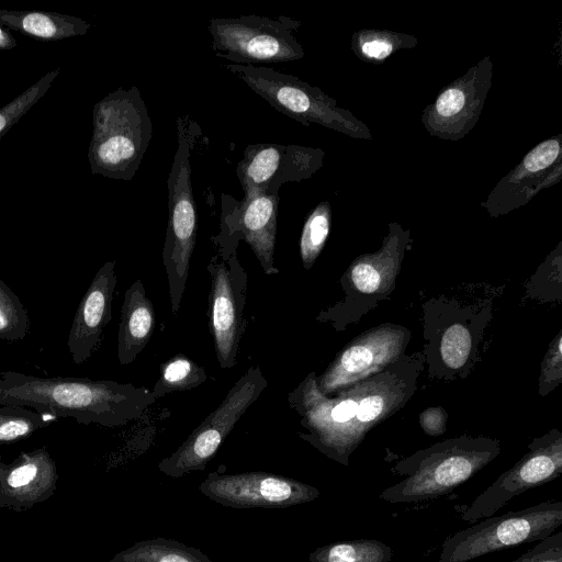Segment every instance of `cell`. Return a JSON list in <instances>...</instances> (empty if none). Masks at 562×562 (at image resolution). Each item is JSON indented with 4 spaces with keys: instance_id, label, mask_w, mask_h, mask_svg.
<instances>
[{
    "instance_id": "cell-16",
    "label": "cell",
    "mask_w": 562,
    "mask_h": 562,
    "mask_svg": "<svg viewBox=\"0 0 562 562\" xmlns=\"http://www.w3.org/2000/svg\"><path fill=\"white\" fill-rule=\"evenodd\" d=\"M55 480V462L44 448L22 453L10 464L0 463L2 501L36 502Z\"/></svg>"
},
{
    "instance_id": "cell-22",
    "label": "cell",
    "mask_w": 562,
    "mask_h": 562,
    "mask_svg": "<svg viewBox=\"0 0 562 562\" xmlns=\"http://www.w3.org/2000/svg\"><path fill=\"white\" fill-rule=\"evenodd\" d=\"M48 416L27 407L0 405V443H11L30 437L46 427Z\"/></svg>"
},
{
    "instance_id": "cell-34",
    "label": "cell",
    "mask_w": 562,
    "mask_h": 562,
    "mask_svg": "<svg viewBox=\"0 0 562 562\" xmlns=\"http://www.w3.org/2000/svg\"><path fill=\"white\" fill-rule=\"evenodd\" d=\"M1 34H2V33H1V30H0V36H1Z\"/></svg>"
},
{
    "instance_id": "cell-18",
    "label": "cell",
    "mask_w": 562,
    "mask_h": 562,
    "mask_svg": "<svg viewBox=\"0 0 562 562\" xmlns=\"http://www.w3.org/2000/svg\"><path fill=\"white\" fill-rule=\"evenodd\" d=\"M110 562H212L201 550L175 539L156 537L137 541Z\"/></svg>"
},
{
    "instance_id": "cell-25",
    "label": "cell",
    "mask_w": 562,
    "mask_h": 562,
    "mask_svg": "<svg viewBox=\"0 0 562 562\" xmlns=\"http://www.w3.org/2000/svg\"><path fill=\"white\" fill-rule=\"evenodd\" d=\"M472 348V337L465 326L456 323L442 335L440 353L443 362L457 369L464 364Z\"/></svg>"
},
{
    "instance_id": "cell-3",
    "label": "cell",
    "mask_w": 562,
    "mask_h": 562,
    "mask_svg": "<svg viewBox=\"0 0 562 562\" xmlns=\"http://www.w3.org/2000/svg\"><path fill=\"white\" fill-rule=\"evenodd\" d=\"M178 149L167 180L168 224L162 248L171 312L177 314L189 277L196 240V206L190 167V139L186 124L178 119Z\"/></svg>"
},
{
    "instance_id": "cell-12",
    "label": "cell",
    "mask_w": 562,
    "mask_h": 562,
    "mask_svg": "<svg viewBox=\"0 0 562 562\" xmlns=\"http://www.w3.org/2000/svg\"><path fill=\"white\" fill-rule=\"evenodd\" d=\"M407 340L408 331L397 326L383 325L364 333L346 346L321 376H316L318 390L325 395L336 394L395 363Z\"/></svg>"
},
{
    "instance_id": "cell-2",
    "label": "cell",
    "mask_w": 562,
    "mask_h": 562,
    "mask_svg": "<svg viewBox=\"0 0 562 562\" xmlns=\"http://www.w3.org/2000/svg\"><path fill=\"white\" fill-rule=\"evenodd\" d=\"M501 452L496 439L461 436L422 449L398 461L392 471L405 476L379 495L389 503H417L450 493Z\"/></svg>"
},
{
    "instance_id": "cell-9",
    "label": "cell",
    "mask_w": 562,
    "mask_h": 562,
    "mask_svg": "<svg viewBox=\"0 0 562 562\" xmlns=\"http://www.w3.org/2000/svg\"><path fill=\"white\" fill-rule=\"evenodd\" d=\"M224 66L276 110L304 125L318 123L339 130L346 124L329 97L295 76L263 66Z\"/></svg>"
},
{
    "instance_id": "cell-1",
    "label": "cell",
    "mask_w": 562,
    "mask_h": 562,
    "mask_svg": "<svg viewBox=\"0 0 562 562\" xmlns=\"http://www.w3.org/2000/svg\"><path fill=\"white\" fill-rule=\"evenodd\" d=\"M155 401L150 390L132 383L0 371V405L23 406L83 425L124 426L142 417Z\"/></svg>"
},
{
    "instance_id": "cell-20",
    "label": "cell",
    "mask_w": 562,
    "mask_h": 562,
    "mask_svg": "<svg viewBox=\"0 0 562 562\" xmlns=\"http://www.w3.org/2000/svg\"><path fill=\"white\" fill-rule=\"evenodd\" d=\"M395 263L386 267V261L378 257L359 258L341 280L348 297L356 294L372 295L386 290L395 278Z\"/></svg>"
},
{
    "instance_id": "cell-23",
    "label": "cell",
    "mask_w": 562,
    "mask_h": 562,
    "mask_svg": "<svg viewBox=\"0 0 562 562\" xmlns=\"http://www.w3.org/2000/svg\"><path fill=\"white\" fill-rule=\"evenodd\" d=\"M330 228V209L319 203L307 216L300 238V256L310 270L324 248Z\"/></svg>"
},
{
    "instance_id": "cell-30",
    "label": "cell",
    "mask_w": 562,
    "mask_h": 562,
    "mask_svg": "<svg viewBox=\"0 0 562 562\" xmlns=\"http://www.w3.org/2000/svg\"><path fill=\"white\" fill-rule=\"evenodd\" d=\"M448 416L442 407H429L419 416L424 431L430 436H439L446 431Z\"/></svg>"
},
{
    "instance_id": "cell-7",
    "label": "cell",
    "mask_w": 562,
    "mask_h": 562,
    "mask_svg": "<svg viewBox=\"0 0 562 562\" xmlns=\"http://www.w3.org/2000/svg\"><path fill=\"white\" fill-rule=\"evenodd\" d=\"M95 160L112 177L131 179L153 137V123L136 87L112 94L100 111Z\"/></svg>"
},
{
    "instance_id": "cell-32",
    "label": "cell",
    "mask_w": 562,
    "mask_h": 562,
    "mask_svg": "<svg viewBox=\"0 0 562 562\" xmlns=\"http://www.w3.org/2000/svg\"><path fill=\"white\" fill-rule=\"evenodd\" d=\"M364 55L372 58H384L392 52V45L383 40H372L362 45Z\"/></svg>"
},
{
    "instance_id": "cell-6",
    "label": "cell",
    "mask_w": 562,
    "mask_h": 562,
    "mask_svg": "<svg viewBox=\"0 0 562 562\" xmlns=\"http://www.w3.org/2000/svg\"><path fill=\"white\" fill-rule=\"evenodd\" d=\"M268 386L261 368L251 366L233 384L221 404L198 425L179 448L158 463L171 477L203 471L245 412Z\"/></svg>"
},
{
    "instance_id": "cell-31",
    "label": "cell",
    "mask_w": 562,
    "mask_h": 562,
    "mask_svg": "<svg viewBox=\"0 0 562 562\" xmlns=\"http://www.w3.org/2000/svg\"><path fill=\"white\" fill-rule=\"evenodd\" d=\"M23 29L35 36L52 37L56 33V25L45 14L30 13L22 22Z\"/></svg>"
},
{
    "instance_id": "cell-8",
    "label": "cell",
    "mask_w": 562,
    "mask_h": 562,
    "mask_svg": "<svg viewBox=\"0 0 562 562\" xmlns=\"http://www.w3.org/2000/svg\"><path fill=\"white\" fill-rule=\"evenodd\" d=\"M206 269L211 278L207 319L215 356L222 369H231L237 362L245 328L248 274L236 252L227 260L216 254Z\"/></svg>"
},
{
    "instance_id": "cell-26",
    "label": "cell",
    "mask_w": 562,
    "mask_h": 562,
    "mask_svg": "<svg viewBox=\"0 0 562 562\" xmlns=\"http://www.w3.org/2000/svg\"><path fill=\"white\" fill-rule=\"evenodd\" d=\"M512 562H562V532L552 533L540 540Z\"/></svg>"
},
{
    "instance_id": "cell-21",
    "label": "cell",
    "mask_w": 562,
    "mask_h": 562,
    "mask_svg": "<svg viewBox=\"0 0 562 562\" xmlns=\"http://www.w3.org/2000/svg\"><path fill=\"white\" fill-rule=\"evenodd\" d=\"M159 373L151 390L156 400L169 393L190 391L207 379L205 369L183 353L175 355L162 362Z\"/></svg>"
},
{
    "instance_id": "cell-27",
    "label": "cell",
    "mask_w": 562,
    "mask_h": 562,
    "mask_svg": "<svg viewBox=\"0 0 562 562\" xmlns=\"http://www.w3.org/2000/svg\"><path fill=\"white\" fill-rule=\"evenodd\" d=\"M560 150V144L555 139L540 143L525 157L522 167L527 172H540L557 160Z\"/></svg>"
},
{
    "instance_id": "cell-10",
    "label": "cell",
    "mask_w": 562,
    "mask_h": 562,
    "mask_svg": "<svg viewBox=\"0 0 562 562\" xmlns=\"http://www.w3.org/2000/svg\"><path fill=\"white\" fill-rule=\"evenodd\" d=\"M528 448L529 451L518 462L472 502L462 515L464 521L488 518L513 497L562 474V434L559 430L533 439Z\"/></svg>"
},
{
    "instance_id": "cell-14",
    "label": "cell",
    "mask_w": 562,
    "mask_h": 562,
    "mask_svg": "<svg viewBox=\"0 0 562 562\" xmlns=\"http://www.w3.org/2000/svg\"><path fill=\"white\" fill-rule=\"evenodd\" d=\"M116 282L115 261H106L98 270L81 299L67 340L75 364L83 363L99 348L103 331L112 317Z\"/></svg>"
},
{
    "instance_id": "cell-29",
    "label": "cell",
    "mask_w": 562,
    "mask_h": 562,
    "mask_svg": "<svg viewBox=\"0 0 562 562\" xmlns=\"http://www.w3.org/2000/svg\"><path fill=\"white\" fill-rule=\"evenodd\" d=\"M467 102V94L462 89L450 88L445 90L437 99L436 111L442 117L457 115Z\"/></svg>"
},
{
    "instance_id": "cell-24",
    "label": "cell",
    "mask_w": 562,
    "mask_h": 562,
    "mask_svg": "<svg viewBox=\"0 0 562 562\" xmlns=\"http://www.w3.org/2000/svg\"><path fill=\"white\" fill-rule=\"evenodd\" d=\"M30 330V318L19 296L0 279V339L18 341Z\"/></svg>"
},
{
    "instance_id": "cell-19",
    "label": "cell",
    "mask_w": 562,
    "mask_h": 562,
    "mask_svg": "<svg viewBox=\"0 0 562 562\" xmlns=\"http://www.w3.org/2000/svg\"><path fill=\"white\" fill-rule=\"evenodd\" d=\"M392 549L382 541L358 539L338 541L316 548L310 562H390Z\"/></svg>"
},
{
    "instance_id": "cell-33",
    "label": "cell",
    "mask_w": 562,
    "mask_h": 562,
    "mask_svg": "<svg viewBox=\"0 0 562 562\" xmlns=\"http://www.w3.org/2000/svg\"><path fill=\"white\" fill-rule=\"evenodd\" d=\"M7 123V116L0 113V132L5 127Z\"/></svg>"
},
{
    "instance_id": "cell-17",
    "label": "cell",
    "mask_w": 562,
    "mask_h": 562,
    "mask_svg": "<svg viewBox=\"0 0 562 562\" xmlns=\"http://www.w3.org/2000/svg\"><path fill=\"white\" fill-rule=\"evenodd\" d=\"M156 326L151 301L140 279L125 291L117 333V359L120 364L132 363L150 340Z\"/></svg>"
},
{
    "instance_id": "cell-11",
    "label": "cell",
    "mask_w": 562,
    "mask_h": 562,
    "mask_svg": "<svg viewBox=\"0 0 562 562\" xmlns=\"http://www.w3.org/2000/svg\"><path fill=\"white\" fill-rule=\"evenodd\" d=\"M199 491L213 502L235 509L286 508L319 496V491L310 484L262 471L210 472Z\"/></svg>"
},
{
    "instance_id": "cell-28",
    "label": "cell",
    "mask_w": 562,
    "mask_h": 562,
    "mask_svg": "<svg viewBox=\"0 0 562 562\" xmlns=\"http://www.w3.org/2000/svg\"><path fill=\"white\" fill-rule=\"evenodd\" d=\"M552 347L549 349L546 359L542 363L541 378H540V390L546 394L548 390L561 381L562 372V355H561V334L559 333L555 340L552 342Z\"/></svg>"
},
{
    "instance_id": "cell-13",
    "label": "cell",
    "mask_w": 562,
    "mask_h": 562,
    "mask_svg": "<svg viewBox=\"0 0 562 562\" xmlns=\"http://www.w3.org/2000/svg\"><path fill=\"white\" fill-rule=\"evenodd\" d=\"M322 151L299 145H248L237 165L244 198L258 192L278 194L286 182L310 178L321 166Z\"/></svg>"
},
{
    "instance_id": "cell-15",
    "label": "cell",
    "mask_w": 562,
    "mask_h": 562,
    "mask_svg": "<svg viewBox=\"0 0 562 562\" xmlns=\"http://www.w3.org/2000/svg\"><path fill=\"white\" fill-rule=\"evenodd\" d=\"M278 194L258 192L244 198L235 225L225 235L216 238L218 254L224 260L234 254L231 245L235 234L245 240L254 251L267 276L279 273L274 266V250L278 224Z\"/></svg>"
},
{
    "instance_id": "cell-5",
    "label": "cell",
    "mask_w": 562,
    "mask_h": 562,
    "mask_svg": "<svg viewBox=\"0 0 562 562\" xmlns=\"http://www.w3.org/2000/svg\"><path fill=\"white\" fill-rule=\"evenodd\" d=\"M301 22L280 15L213 18L209 23L212 48L231 64L293 61L304 56L294 33Z\"/></svg>"
},
{
    "instance_id": "cell-4",
    "label": "cell",
    "mask_w": 562,
    "mask_h": 562,
    "mask_svg": "<svg viewBox=\"0 0 562 562\" xmlns=\"http://www.w3.org/2000/svg\"><path fill=\"white\" fill-rule=\"evenodd\" d=\"M561 525L562 501L491 516L447 537L437 562H469L498 550L540 541Z\"/></svg>"
}]
</instances>
